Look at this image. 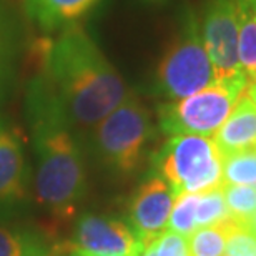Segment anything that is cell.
<instances>
[{"label": "cell", "instance_id": "obj_3", "mask_svg": "<svg viewBox=\"0 0 256 256\" xmlns=\"http://www.w3.org/2000/svg\"><path fill=\"white\" fill-rule=\"evenodd\" d=\"M213 85H216V76L200 34L198 15L188 7L158 64L156 92L173 102Z\"/></svg>", "mask_w": 256, "mask_h": 256}, {"label": "cell", "instance_id": "obj_9", "mask_svg": "<svg viewBox=\"0 0 256 256\" xmlns=\"http://www.w3.org/2000/svg\"><path fill=\"white\" fill-rule=\"evenodd\" d=\"M30 192V168L20 128L0 116V214L24 206Z\"/></svg>", "mask_w": 256, "mask_h": 256}, {"label": "cell", "instance_id": "obj_22", "mask_svg": "<svg viewBox=\"0 0 256 256\" xmlns=\"http://www.w3.org/2000/svg\"><path fill=\"white\" fill-rule=\"evenodd\" d=\"M244 96H248V98L252 100V104L256 106V76L254 78H250L246 90H244Z\"/></svg>", "mask_w": 256, "mask_h": 256}, {"label": "cell", "instance_id": "obj_6", "mask_svg": "<svg viewBox=\"0 0 256 256\" xmlns=\"http://www.w3.org/2000/svg\"><path fill=\"white\" fill-rule=\"evenodd\" d=\"M243 95V88L216 84L185 98L166 102L158 106V126L166 136H213Z\"/></svg>", "mask_w": 256, "mask_h": 256}, {"label": "cell", "instance_id": "obj_21", "mask_svg": "<svg viewBox=\"0 0 256 256\" xmlns=\"http://www.w3.org/2000/svg\"><path fill=\"white\" fill-rule=\"evenodd\" d=\"M156 256H190L185 236L173 232H165L153 242Z\"/></svg>", "mask_w": 256, "mask_h": 256}, {"label": "cell", "instance_id": "obj_23", "mask_svg": "<svg viewBox=\"0 0 256 256\" xmlns=\"http://www.w3.org/2000/svg\"><path fill=\"white\" fill-rule=\"evenodd\" d=\"M140 256H156V253H155V248H153V243H152V244H148V246L143 248V252L140 253Z\"/></svg>", "mask_w": 256, "mask_h": 256}, {"label": "cell", "instance_id": "obj_5", "mask_svg": "<svg viewBox=\"0 0 256 256\" xmlns=\"http://www.w3.org/2000/svg\"><path fill=\"white\" fill-rule=\"evenodd\" d=\"M153 162L175 196L182 193L202 194L223 185V160L208 136H168Z\"/></svg>", "mask_w": 256, "mask_h": 256}, {"label": "cell", "instance_id": "obj_10", "mask_svg": "<svg viewBox=\"0 0 256 256\" xmlns=\"http://www.w3.org/2000/svg\"><path fill=\"white\" fill-rule=\"evenodd\" d=\"M175 193L160 175L142 183L130 203V223L138 242L145 248L166 232L175 203Z\"/></svg>", "mask_w": 256, "mask_h": 256}, {"label": "cell", "instance_id": "obj_18", "mask_svg": "<svg viewBox=\"0 0 256 256\" xmlns=\"http://www.w3.org/2000/svg\"><path fill=\"white\" fill-rule=\"evenodd\" d=\"M230 220L232 218H230L226 203H224L222 186L200 194L196 204V214H194L196 230L216 226V224L226 223Z\"/></svg>", "mask_w": 256, "mask_h": 256}, {"label": "cell", "instance_id": "obj_20", "mask_svg": "<svg viewBox=\"0 0 256 256\" xmlns=\"http://www.w3.org/2000/svg\"><path fill=\"white\" fill-rule=\"evenodd\" d=\"M224 256H256V233L246 224L234 223L228 233Z\"/></svg>", "mask_w": 256, "mask_h": 256}, {"label": "cell", "instance_id": "obj_15", "mask_svg": "<svg viewBox=\"0 0 256 256\" xmlns=\"http://www.w3.org/2000/svg\"><path fill=\"white\" fill-rule=\"evenodd\" d=\"M234 222L230 220L226 223L216 226L200 228L190 234L188 250L190 256H224V246L230 230L233 228Z\"/></svg>", "mask_w": 256, "mask_h": 256}, {"label": "cell", "instance_id": "obj_14", "mask_svg": "<svg viewBox=\"0 0 256 256\" xmlns=\"http://www.w3.org/2000/svg\"><path fill=\"white\" fill-rule=\"evenodd\" d=\"M17 55V25L10 10L0 0V102L4 100L14 74Z\"/></svg>", "mask_w": 256, "mask_h": 256}, {"label": "cell", "instance_id": "obj_2", "mask_svg": "<svg viewBox=\"0 0 256 256\" xmlns=\"http://www.w3.org/2000/svg\"><path fill=\"white\" fill-rule=\"evenodd\" d=\"M25 112L37 160V200L52 218L68 222L78 213L86 194V168L78 130L40 74L28 82Z\"/></svg>", "mask_w": 256, "mask_h": 256}, {"label": "cell", "instance_id": "obj_11", "mask_svg": "<svg viewBox=\"0 0 256 256\" xmlns=\"http://www.w3.org/2000/svg\"><path fill=\"white\" fill-rule=\"evenodd\" d=\"M100 0H22L25 17L45 34L78 24Z\"/></svg>", "mask_w": 256, "mask_h": 256}, {"label": "cell", "instance_id": "obj_4", "mask_svg": "<svg viewBox=\"0 0 256 256\" xmlns=\"http://www.w3.org/2000/svg\"><path fill=\"white\" fill-rule=\"evenodd\" d=\"M153 136L155 125L150 112L133 94L92 128V145L96 156L120 175H130L140 166Z\"/></svg>", "mask_w": 256, "mask_h": 256}, {"label": "cell", "instance_id": "obj_8", "mask_svg": "<svg viewBox=\"0 0 256 256\" xmlns=\"http://www.w3.org/2000/svg\"><path fill=\"white\" fill-rule=\"evenodd\" d=\"M136 234L124 222L104 214L76 218L70 240L62 244V256H140Z\"/></svg>", "mask_w": 256, "mask_h": 256}, {"label": "cell", "instance_id": "obj_12", "mask_svg": "<svg viewBox=\"0 0 256 256\" xmlns=\"http://www.w3.org/2000/svg\"><path fill=\"white\" fill-rule=\"evenodd\" d=\"M220 156L226 158L233 153L256 146V106L248 96H242L233 112L213 135Z\"/></svg>", "mask_w": 256, "mask_h": 256}, {"label": "cell", "instance_id": "obj_1", "mask_svg": "<svg viewBox=\"0 0 256 256\" xmlns=\"http://www.w3.org/2000/svg\"><path fill=\"white\" fill-rule=\"evenodd\" d=\"M38 74L76 130H92L132 94L80 24L55 32L40 47Z\"/></svg>", "mask_w": 256, "mask_h": 256}, {"label": "cell", "instance_id": "obj_24", "mask_svg": "<svg viewBox=\"0 0 256 256\" xmlns=\"http://www.w3.org/2000/svg\"><path fill=\"white\" fill-rule=\"evenodd\" d=\"M248 226L252 228L253 232L256 233V214H254V216H253V220H252V222H250V224H248Z\"/></svg>", "mask_w": 256, "mask_h": 256}, {"label": "cell", "instance_id": "obj_16", "mask_svg": "<svg viewBox=\"0 0 256 256\" xmlns=\"http://www.w3.org/2000/svg\"><path fill=\"white\" fill-rule=\"evenodd\" d=\"M224 185H256V146L223 158Z\"/></svg>", "mask_w": 256, "mask_h": 256}, {"label": "cell", "instance_id": "obj_19", "mask_svg": "<svg viewBox=\"0 0 256 256\" xmlns=\"http://www.w3.org/2000/svg\"><path fill=\"white\" fill-rule=\"evenodd\" d=\"M200 194L193 193H182L175 198L173 203L170 220H168V232L178 233L182 236H190L196 230L194 224V214H196Z\"/></svg>", "mask_w": 256, "mask_h": 256}, {"label": "cell", "instance_id": "obj_17", "mask_svg": "<svg viewBox=\"0 0 256 256\" xmlns=\"http://www.w3.org/2000/svg\"><path fill=\"white\" fill-rule=\"evenodd\" d=\"M230 218L238 224H250L256 214V186L222 185Z\"/></svg>", "mask_w": 256, "mask_h": 256}, {"label": "cell", "instance_id": "obj_7", "mask_svg": "<svg viewBox=\"0 0 256 256\" xmlns=\"http://www.w3.org/2000/svg\"><path fill=\"white\" fill-rule=\"evenodd\" d=\"M198 22L216 84L246 88L250 76L238 60V15L234 0H206Z\"/></svg>", "mask_w": 256, "mask_h": 256}, {"label": "cell", "instance_id": "obj_13", "mask_svg": "<svg viewBox=\"0 0 256 256\" xmlns=\"http://www.w3.org/2000/svg\"><path fill=\"white\" fill-rule=\"evenodd\" d=\"M0 256H62V243L37 228L0 223Z\"/></svg>", "mask_w": 256, "mask_h": 256}]
</instances>
